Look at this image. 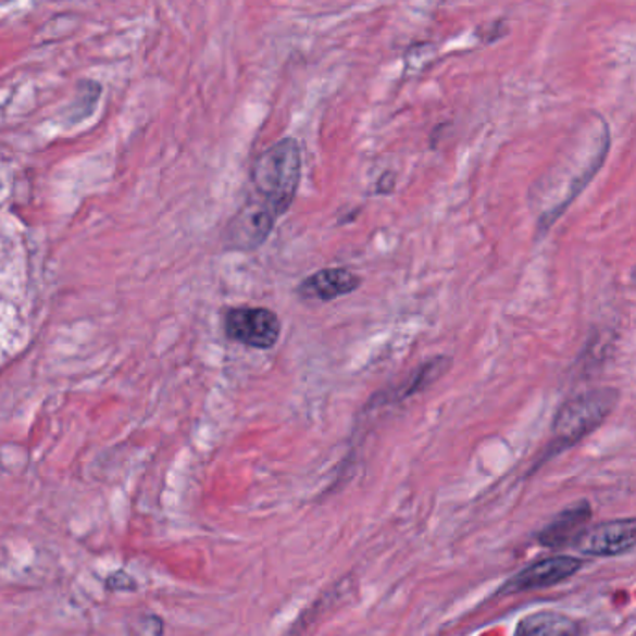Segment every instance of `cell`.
<instances>
[{"mask_svg": "<svg viewBox=\"0 0 636 636\" xmlns=\"http://www.w3.org/2000/svg\"><path fill=\"white\" fill-rule=\"evenodd\" d=\"M302 180V149L295 138H283L259 154L251 167V183L263 198L283 216L295 201Z\"/></svg>", "mask_w": 636, "mask_h": 636, "instance_id": "cell-1", "label": "cell"}, {"mask_svg": "<svg viewBox=\"0 0 636 636\" xmlns=\"http://www.w3.org/2000/svg\"><path fill=\"white\" fill-rule=\"evenodd\" d=\"M452 365V360L447 356H437L432 360L424 361L423 365L417 366L410 378L404 379L399 386L387 387L382 391L373 395L365 406L366 410H376V408H386V406L400 404L404 400L412 399L417 392L428 389L432 384H436Z\"/></svg>", "mask_w": 636, "mask_h": 636, "instance_id": "cell-7", "label": "cell"}, {"mask_svg": "<svg viewBox=\"0 0 636 636\" xmlns=\"http://www.w3.org/2000/svg\"><path fill=\"white\" fill-rule=\"evenodd\" d=\"M578 624L562 612L540 611L523 618L514 636H577Z\"/></svg>", "mask_w": 636, "mask_h": 636, "instance_id": "cell-10", "label": "cell"}, {"mask_svg": "<svg viewBox=\"0 0 636 636\" xmlns=\"http://www.w3.org/2000/svg\"><path fill=\"white\" fill-rule=\"evenodd\" d=\"M164 622L159 616H144L140 620V635L138 636H162Z\"/></svg>", "mask_w": 636, "mask_h": 636, "instance_id": "cell-12", "label": "cell"}, {"mask_svg": "<svg viewBox=\"0 0 636 636\" xmlns=\"http://www.w3.org/2000/svg\"><path fill=\"white\" fill-rule=\"evenodd\" d=\"M581 553L590 557H618L636 547V517L612 520L586 528L577 544Z\"/></svg>", "mask_w": 636, "mask_h": 636, "instance_id": "cell-6", "label": "cell"}, {"mask_svg": "<svg viewBox=\"0 0 636 636\" xmlns=\"http://www.w3.org/2000/svg\"><path fill=\"white\" fill-rule=\"evenodd\" d=\"M378 194H391L395 190V175L384 174L378 183Z\"/></svg>", "mask_w": 636, "mask_h": 636, "instance_id": "cell-13", "label": "cell"}, {"mask_svg": "<svg viewBox=\"0 0 636 636\" xmlns=\"http://www.w3.org/2000/svg\"><path fill=\"white\" fill-rule=\"evenodd\" d=\"M138 588L135 577H130L129 573L114 572L107 578V590L110 591H133Z\"/></svg>", "mask_w": 636, "mask_h": 636, "instance_id": "cell-11", "label": "cell"}, {"mask_svg": "<svg viewBox=\"0 0 636 636\" xmlns=\"http://www.w3.org/2000/svg\"><path fill=\"white\" fill-rule=\"evenodd\" d=\"M591 517V507L586 501L575 502L570 508L562 510L557 517L549 521L540 533L536 534V541L549 549L575 546L578 538L588 528Z\"/></svg>", "mask_w": 636, "mask_h": 636, "instance_id": "cell-9", "label": "cell"}, {"mask_svg": "<svg viewBox=\"0 0 636 636\" xmlns=\"http://www.w3.org/2000/svg\"><path fill=\"white\" fill-rule=\"evenodd\" d=\"M361 277L348 269H322L305 277L296 287V295L305 302H334L360 289Z\"/></svg>", "mask_w": 636, "mask_h": 636, "instance_id": "cell-8", "label": "cell"}, {"mask_svg": "<svg viewBox=\"0 0 636 636\" xmlns=\"http://www.w3.org/2000/svg\"><path fill=\"white\" fill-rule=\"evenodd\" d=\"M620 400V392L611 387H599L575 395L560 408L553 424V439L546 458L560 454L581 444L609 417Z\"/></svg>", "mask_w": 636, "mask_h": 636, "instance_id": "cell-2", "label": "cell"}, {"mask_svg": "<svg viewBox=\"0 0 636 636\" xmlns=\"http://www.w3.org/2000/svg\"><path fill=\"white\" fill-rule=\"evenodd\" d=\"M581 568H583V560L570 557V554H557V557L538 560V562L527 565L525 570H521L520 573H515L514 577L502 586L499 594L512 596V594H523V591L540 590V588L560 585V583L573 577Z\"/></svg>", "mask_w": 636, "mask_h": 636, "instance_id": "cell-5", "label": "cell"}, {"mask_svg": "<svg viewBox=\"0 0 636 636\" xmlns=\"http://www.w3.org/2000/svg\"><path fill=\"white\" fill-rule=\"evenodd\" d=\"M635 282H636V269H635Z\"/></svg>", "mask_w": 636, "mask_h": 636, "instance_id": "cell-14", "label": "cell"}, {"mask_svg": "<svg viewBox=\"0 0 636 636\" xmlns=\"http://www.w3.org/2000/svg\"><path fill=\"white\" fill-rule=\"evenodd\" d=\"M224 332L227 339L238 345L271 350L279 341L282 322L272 309L240 305L225 313Z\"/></svg>", "mask_w": 636, "mask_h": 636, "instance_id": "cell-4", "label": "cell"}, {"mask_svg": "<svg viewBox=\"0 0 636 636\" xmlns=\"http://www.w3.org/2000/svg\"><path fill=\"white\" fill-rule=\"evenodd\" d=\"M277 219L276 211L263 198H251L225 225V248L233 251L258 250L271 237Z\"/></svg>", "mask_w": 636, "mask_h": 636, "instance_id": "cell-3", "label": "cell"}]
</instances>
